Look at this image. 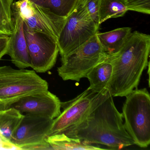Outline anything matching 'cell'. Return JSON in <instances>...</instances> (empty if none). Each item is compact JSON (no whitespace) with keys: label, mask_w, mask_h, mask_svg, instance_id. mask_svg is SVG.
Segmentation results:
<instances>
[{"label":"cell","mask_w":150,"mask_h":150,"mask_svg":"<svg viewBox=\"0 0 150 150\" xmlns=\"http://www.w3.org/2000/svg\"><path fill=\"white\" fill-rule=\"evenodd\" d=\"M110 92L100 93L87 116L62 133L86 144H101L119 150L135 144L125 128L123 116Z\"/></svg>","instance_id":"1"},{"label":"cell","mask_w":150,"mask_h":150,"mask_svg":"<svg viewBox=\"0 0 150 150\" xmlns=\"http://www.w3.org/2000/svg\"><path fill=\"white\" fill-rule=\"evenodd\" d=\"M150 36L131 33L120 51L111 56L113 72L109 84L112 96H126L137 88L143 71L149 64Z\"/></svg>","instance_id":"2"},{"label":"cell","mask_w":150,"mask_h":150,"mask_svg":"<svg viewBox=\"0 0 150 150\" xmlns=\"http://www.w3.org/2000/svg\"><path fill=\"white\" fill-rule=\"evenodd\" d=\"M48 89V82L34 70L0 66V103L6 108L23 97Z\"/></svg>","instance_id":"3"},{"label":"cell","mask_w":150,"mask_h":150,"mask_svg":"<svg viewBox=\"0 0 150 150\" xmlns=\"http://www.w3.org/2000/svg\"><path fill=\"white\" fill-rule=\"evenodd\" d=\"M122 108L125 128L135 144L142 148L150 144V96L146 88L132 90Z\"/></svg>","instance_id":"4"},{"label":"cell","mask_w":150,"mask_h":150,"mask_svg":"<svg viewBox=\"0 0 150 150\" xmlns=\"http://www.w3.org/2000/svg\"><path fill=\"white\" fill-rule=\"evenodd\" d=\"M99 27L92 19L82 0H80L66 18L57 40L61 59L96 35Z\"/></svg>","instance_id":"5"},{"label":"cell","mask_w":150,"mask_h":150,"mask_svg":"<svg viewBox=\"0 0 150 150\" xmlns=\"http://www.w3.org/2000/svg\"><path fill=\"white\" fill-rule=\"evenodd\" d=\"M96 34L61 59L62 64L58 68L57 72L63 80L79 82L82 78H86L95 66L107 57Z\"/></svg>","instance_id":"6"},{"label":"cell","mask_w":150,"mask_h":150,"mask_svg":"<svg viewBox=\"0 0 150 150\" xmlns=\"http://www.w3.org/2000/svg\"><path fill=\"white\" fill-rule=\"evenodd\" d=\"M53 119L41 115H24L10 143L18 150H51L46 138Z\"/></svg>","instance_id":"7"},{"label":"cell","mask_w":150,"mask_h":150,"mask_svg":"<svg viewBox=\"0 0 150 150\" xmlns=\"http://www.w3.org/2000/svg\"><path fill=\"white\" fill-rule=\"evenodd\" d=\"M100 94L88 88L74 99L61 102L63 111L53 119L48 136L62 133L79 123L89 114Z\"/></svg>","instance_id":"8"},{"label":"cell","mask_w":150,"mask_h":150,"mask_svg":"<svg viewBox=\"0 0 150 150\" xmlns=\"http://www.w3.org/2000/svg\"><path fill=\"white\" fill-rule=\"evenodd\" d=\"M30 59V67L38 73H45L55 65L59 50L57 40L48 35L32 32L24 28Z\"/></svg>","instance_id":"9"},{"label":"cell","mask_w":150,"mask_h":150,"mask_svg":"<svg viewBox=\"0 0 150 150\" xmlns=\"http://www.w3.org/2000/svg\"><path fill=\"white\" fill-rule=\"evenodd\" d=\"M22 113L41 115L55 119L61 114V101L57 96L47 91L23 97L12 104Z\"/></svg>","instance_id":"10"},{"label":"cell","mask_w":150,"mask_h":150,"mask_svg":"<svg viewBox=\"0 0 150 150\" xmlns=\"http://www.w3.org/2000/svg\"><path fill=\"white\" fill-rule=\"evenodd\" d=\"M34 5V15L23 21L24 28L32 32L43 33L57 40L66 19L59 17L50 9Z\"/></svg>","instance_id":"11"},{"label":"cell","mask_w":150,"mask_h":150,"mask_svg":"<svg viewBox=\"0 0 150 150\" xmlns=\"http://www.w3.org/2000/svg\"><path fill=\"white\" fill-rule=\"evenodd\" d=\"M14 28L10 35L7 54L12 63L20 69L30 67V59L24 30V21L18 13L13 11Z\"/></svg>","instance_id":"12"},{"label":"cell","mask_w":150,"mask_h":150,"mask_svg":"<svg viewBox=\"0 0 150 150\" xmlns=\"http://www.w3.org/2000/svg\"><path fill=\"white\" fill-rule=\"evenodd\" d=\"M24 115L13 107H9L0 112V140L3 149H17L10 143V140Z\"/></svg>","instance_id":"13"},{"label":"cell","mask_w":150,"mask_h":150,"mask_svg":"<svg viewBox=\"0 0 150 150\" xmlns=\"http://www.w3.org/2000/svg\"><path fill=\"white\" fill-rule=\"evenodd\" d=\"M112 72L111 56H108L104 60L95 66L88 74L86 78L90 83L88 88L96 93H108Z\"/></svg>","instance_id":"14"},{"label":"cell","mask_w":150,"mask_h":150,"mask_svg":"<svg viewBox=\"0 0 150 150\" xmlns=\"http://www.w3.org/2000/svg\"><path fill=\"white\" fill-rule=\"evenodd\" d=\"M131 33V28H122L104 33L98 32L96 35L103 52L108 56L117 54Z\"/></svg>","instance_id":"15"},{"label":"cell","mask_w":150,"mask_h":150,"mask_svg":"<svg viewBox=\"0 0 150 150\" xmlns=\"http://www.w3.org/2000/svg\"><path fill=\"white\" fill-rule=\"evenodd\" d=\"M46 141L51 150H99L104 148L98 145L86 144L78 139L70 137L63 133L48 136Z\"/></svg>","instance_id":"16"},{"label":"cell","mask_w":150,"mask_h":150,"mask_svg":"<svg viewBox=\"0 0 150 150\" xmlns=\"http://www.w3.org/2000/svg\"><path fill=\"white\" fill-rule=\"evenodd\" d=\"M128 11L126 0H101L99 9L100 25L108 19L122 17Z\"/></svg>","instance_id":"17"},{"label":"cell","mask_w":150,"mask_h":150,"mask_svg":"<svg viewBox=\"0 0 150 150\" xmlns=\"http://www.w3.org/2000/svg\"><path fill=\"white\" fill-rule=\"evenodd\" d=\"M80 0H41L38 6L50 9L56 15L66 19Z\"/></svg>","instance_id":"18"},{"label":"cell","mask_w":150,"mask_h":150,"mask_svg":"<svg viewBox=\"0 0 150 150\" xmlns=\"http://www.w3.org/2000/svg\"><path fill=\"white\" fill-rule=\"evenodd\" d=\"M13 0H0V34L10 36L14 28Z\"/></svg>","instance_id":"19"},{"label":"cell","mask_w":150,"mask_h":150,"mask_svg":"<svg viewBox=\"0 0 150 150\" xmlns=\"http://www.w3.org/2000/svg\"><path fill=\"white\" fill-rule=\"evenodd\" d=\"M12 10L15 11L23 19H29L34 15V5L29 0H20L13 3Z\"/></svg>","instance_id":"20"},{"label":"cell","mask_w":150,"mask_h":150,"mask_svg":"<svg viewBox=\"0 0 150 150\" xmlns=\"http://www.w3.org/2000/svg\"><path fill=\"white\" fill-rule=\"evenodd\" d=\"M128 11L150 14V0H126Z\"/></svg>","instance_id":"21"},{"label":"cell","mask_w":150,"mask_h":150,"mask_svg":"<svg viewBox=\"0 0 150 150\" xmlns=\"http://www.w3.org/2000/svg\"><path fill=\"white\" fill-rule=\"evenodd\" d=\"M94 22L100 26L99 9L101 0H82Z\"/></svg>","instance_id":"22"},{"label":"cell","mask_w":150,"mask_h":150,"mask_svg":"<svg viewBox=\"0 0 150 150\" xmlns=\"http://www.w3.org/2000/svg\"><path fill=\"white\" fill-rule=\"evenodd\" d=\"M10 36L0 34V60L7 54Z\"/></svg>","instance_id":"23"},{"label":"cell","mask_w":150,"mask_h":150,"mask_svg":"<svg viewBox=\"0 0 150 150\" xmlns=\"http://www.w3.org/2000/svg\"><path fill=\"white\" fill-rule=\"evenodd\" d=\"M6 108L5 105L0 103V112H1L3 110L5 109ZM0 149H2V145L1 142V140H0Z\"/></svg>","instance_id":"24"}]
</instances>
